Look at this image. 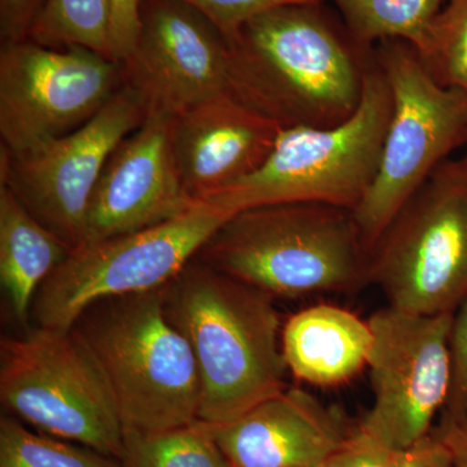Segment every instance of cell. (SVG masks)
<instances>
[{
  "mask_svg": "<svg viewBox=\"0 0 467 467\" xmlns=\"http://www.w3.org/2000/svg\"><path fill=\"white\" fill-rule=\"evenodd\" d=\"M119 67L147 119H173L230 91L225 36L182 0H140L137 39Z\"/></svg>",
  "mask_w": 467,
  "mask_h": 467,
  "instance_id": "4fadbf2b",
  "label": "cell"
},
{
  "mask_svg": "<svg viewBox=\"0 0 467 467\" xmlns=\"http://www.w3.org/2000/svg\"><path fill=\"white\" fill-rule=\"evenodd\" d=\"M232 216L199 202L167 223L70 251L36 292L32 321L36 327L70 330L97 301L161 288Z\"/></svg>",
  "mask_w": 467,
  "mask_h": 467,
  "instance_id": "ba28073f",
  "label": "cell"
},
{
  "mask_svg": "<svg viewBox=\"0 0 467 467\" xmlns=\"http://www.w3.org/2000/svg\"><path fill=\"white\" fill-rule=\"evenodd\" d=\"M368 284L389 306L435 316L467 299V190L442 162L370 252Z\"/></svg>",
  "mask_w": 467,
  "mask_h": 467,
  "instance_id": "9c48e42d",
  "label": "cell"
},
{
  "mask_svg": "<svg viewBox=\"0 0 467 467\" xmlns=\"http://www.w3.org/2000/svg\"><path fill=\"white\" fill-rule=\"evenodd\" d=\"M0 399L42 434L121 459L124 426L97 359L75 330L2 337Z\"/></svg>",
  "mask_w": 467,
  "mask_h": 467,
  "instance_id": "52a82bcc",
  "label": "cell"
},
{
  "mask_svg": "<svg viewBox=\"0 0 467 467\" xmlns=\"http://www.w3.org/2000/svg\"><path fill=\"white\" fill-rule=\"evenodd\" d=\"M391 110V92L373 55L361 103L348 119L328 128L284 129L256 171L202 202L234 214L285 202L355 211L376 178Z\"/></svg>",
  "mask_w": 467,
  "mask_h": 467,
  "instance_id": "5b68a950",
  "label": "cell"
},
{
  "mask_svg": "<svg viewBox=\"0 0 467 467\" xmlns=\"http://www.w3.org/2000/svg\"><path fill=\"white\" fill-rule=\"evenodd\" d=\"M110 36L116 63L133 50L140 27V0H109Z\"/></svg>",
  "mask_w": 467,
  "mask_h": 467,
  "instance_id": "83f0119b",
  "label": "cell"
},
{
  "mask_svg": "<svg viewBox=\"0 0 467 467\" xmlns=\"http://www.w3.org/2000/svg\"><path fill=\"white\" fill-rule=\"evenodd\" d=\"M435 436L450 448L456 467H467V425H441Z\"/></svg>",
  "mask_w": 467,
  "mask_h": 467,
  "instance_id": "f546056e",
  "label": "cell"
},
{
  "mask_svg": "<svg viewBox=\"0 0 467 467\" xmlns=\"http://www.w3.org/2000/svg\"><path fill=\"white\" fill-rule=\"evenodd\" d=\"M371 346L368 321L330 304L300 310L282 328V352L288 371L313 386L348 382L368 367Z\"/></svg>",
  "mask_w": 467,
  "mask_h": 467,
  "instance_id": "e0dca14e",
  "label": "cell"
},
{
  "mask_svg": "<svg viewBox=\"0 0 467 467\" xmlns=\"http://www.w3.org/2000/svg\"><path fill=\"white\" fill-rule=\"evenodd\" d=\"M69 254L66 243L0 184V284L18 324L32 321L36 292Z\"/></svg>",
  "mask_w": 467,
  "mask_h": 467,
  "instance_id": "ac0fdd59",
  "label": "cell"
},
{
  "mask_svg": "<svg viewBox=\"0 0 467 467\" xmlns=\"http://www.w3.org/2000/svg\"><path fill=\"white\" fill-rule=\"evenodd\" d=\"M125 88L72 133L20 153L0 152V184L70 251L84 243L86 214L104 165L129 134L146 121Z\"/></svg>",
  "mask_w": 467,
  "mask_h": 467,
  "instance_id": "7c38bea8",
  "label": "cell"
},
{
  "mask_svg": "<svg viewBox=\"0 0 467 467\" xmlns=\"http://www.w3.org/2000/svg\"><path fill=\"white\" fill-rule=\"evenodd\" d=\"M121 88V67L84 47L0 50L2 149L20 153L81 128Z\"/></svg>",
  "mask_w": 467,
  "mask_h": 467,
  "instance_id": "8fae6325",
  "label": "cell"
},
{
  "mask_svg": "<svg viewBox=\"0 0 467 467\" xmlns=\"http://www.w3.org/2000/svg\"><path fill=\"white\" fill-rule=\"evenodd\" d=\"M454 313L423 316L386 306L368 318L373 408L359 429L399 453L423 441L450 396Z\"/></svg>",
  "mask_w": 467,
  "mask_h": 467,
  "instance_id": "30bf717a",
  "label": "cell"
},
{
  "mask_svg": "<svg viewBox=\"0 0 467 467\" xmlns=\"http://www.w3.org/2000/svg\"><path fill=\"white\" fill-rule=\"evenodd\" d=\"M46 0H0V41H27Z\"/></svg>",
  "mask_w": 467,
  "mask_h": 467,
  "instance_id": "4316f807",
  "label": "cell"
},
{
  "mask_svg": "<svg viewBox=\"0 0 467 467\" xmlns=\"http://www.w3.org/2000/svg\"><path fill=\"white\" fill-rule=\"evenodd\" d=\"M347 32L361 47L401 41L425 51L430 30L447 0H333Z\"/></svg>",
  "mask_w": 467,
  "mask_h": 467,
  "instance_id": "d6986e66",
  "label": "cell"
},
{
  "mask_svg": "<svg viewBox=\"0 0 467 467\" xmlns=\"http://www.w3.org/2000/svg\"><path fill=\"white\" fill-rule=\"evenodd\" d=\"M175 164L171 119L149 117L104 165L86 214L82 245L167 223L198 204Z\"/></svg>",
  "mask_w": 467,
  "mask_h": 467,
  "instance_id": "5bb4252c",
  "label": "cell"
},
{
  "mask_svg": "<svg viewBox=\"0 0 467 467\" xmlns=\"http://www.w3.org/2000/svg\"><path fill=\"white\" fill-rule=\"evenodd\" d=\"M72 330L103 370L124 431H165L199 420L198 367L165 315L161 288L97 301Z\"/></svg>",
  "mask_w": 467,
  "mask_h": 467,
  "instance_id": "277c9868",
  "label": "cell"
},
{
  "mask_svg": "<svg viewBox=\"0 0 467 467\" xmlns=\"http://www.w3.org/2000/svg\"><path fill=\"white\" fill-rule=\"evenodd\" d=\"M392 467H456L450 448L435 435H429L407 451L395 453Z\"/></svg>",
  "mask_w": 467,
  "mask_h": 467,
  "instance_id": "f1b7e54d",
  "label": "cell"
},
{
  "mask_svg": "<svg viewBox=\"0 0 467 467\" xmlns=\"http://www.w3.org/2000/svg\"><path fill=\"white\" fill-rule=\"evenodd\" d=\"M0 467H121L84 445L36 434L16 420H0Z\"/></svg>",
  "mask_w": 467,
  "mask_h": 467,
  "instance_id": "7402d4cb",
  "label": "cell"
},
{
  "mask_svg": "<svg viewBox=\"0 0 467 467\" xmlns=\"http://www.w3.org/2000/svg\"><path fill=\"white\" fill-rule=\"evenodd\" d=\"M190 7L201 12L225 36L233 41L242 27L252 18L269 9L290 3L322 2V0H182Z\"/></svg>",
  "mask_w": 467,
  "mask_h": 467,
  "instance_id": "cb8c5ba5",
  "label": "cell"
},
{
  "mask_svg": "<svg viewBox=\"0 0 467 467\" xmlns=\"http://www.w3.org/2000/svg\"><path fill=\"white\" fill-rule=\"evenodd\" d=\"M284 129L226 91L171 119L184 189L202 202L256 171Z\"/></svg>",
  "mask_w": 467,
  "mask_h": 467,
  "instance_id": "9a60e30c",
  "label": "cell"
},
{
  "mask_svg": "<svg viewBox=\"0 0 467 467\" xmlns=\"http://www.w3.org/2000/svg\"><path fill=\"white\" fill-rule=\"evenodd\" d=\"M451 167L454 169L457 178L461 181V183L465 186L467 190V140L465 143V152H463L462 158L457 160H451Z\"/></svg>",
  "mask_w": 467,
  "mask_h": 467,
  "instance_id": "4dcf8cb0",
  "label": "cell"
},
{
  "mask_svg": "<svg viewBox=\"0 0 467 467\" xmlns=\"http://www.w3.org/2000/svg\"><path fill=\"white\" fill-rule=\"evenodd\" d=\"M196 260L272 295L310 296L368 284V261L353 211L285 202L234 214Z\"/></svg>",
  "mask_w": 467,
  "mask_h": 467,
  "instance_id": "3957f363",
  "label": "cell"
},
{
  "mask_svg": "<svg viewBox=\"0 0 467 467\" xmlns=\"http://www.w3.org/2000/svg\"><path fill=\"white\" fill-rule=\"evenodd\" d=\"M392 110L376 178L353 211L368 254L450 153L467 140V92L445 88L416 48L379 43L374 52Z\"/></svg>",
  "mask_w": 467,
  "mask_h": 467,
  "instance_id": "8992f818",
  "label": "cell"
},
{
  "mask_svg": "<svg viewBox=\"0 0 467 467\" xmlns=\"http://www.w3.org/2000/svg\"><path fill=\"white\" fill-rule=\"evenodd\" d=\"M212 426L232 467H321L350 435L337 411L296 387Z\"/></svg>",
  "mask_w": 467,
  "mask_h": 467,
  "instance_id": "2e32d148",
  "label": "cell"
},
{
  "mask_svg": "<svg viewBox=\"0 0 467 467\" xmlns=\"http://www.w3.org/2000/svg\"><path fill=\"white\" fill-rule=\"evenodd\" d=\"M395 453L358 429L321 467H392Z\"/></svg>",
  "mask_w": 467,
  "mask_h": 467,
  "instance_id": "484cf974",
  "label": "cell"
},
{
  "mask_svg": "<svg viewBox=\"0 0 467 467\" xmlns=\"http://www.w3.org/2000/svg\"><path fill=\"white\" fill-rule=\"evenodd\" d=\"M29 39L50 48H88L116 61L109 0H46Z\"/></svg>",
  "mask_w": 467,
  "mask_h": 467,
  "instance_id": "44dd1931",
  "label": "cell"
},
{
  "mask_svg": "<svg viewBox=\"0 0 467 467\" xmlns=\"http://www.w3.org/2000/svg\"><path fill=\"white\" fill-rule=\"evenodd\" d=\"M450 348L451 389L441 425H467V299L454 313Z\"/></svg>",
  "mask_w": 467,
  "mask_h": 467,
  "instance_id": "d4e9b609",
  "label": "cell"
},
{
  "mask_svg": "<svg viewBox=\"0 0 467 467\" xmlns=\"http://www.w3.org/2000/svg\"><path fill=\"white\" fill-rule=\"evenodd\" d=\"M322 2L269 9L227 42L230 92L282 129L342 124L364 95L373 57Z\"/></svg>",
  "mask_w": 467,
  "mask_h": 467,
  "instance_id": "6da1fadb",
  "label": "cell"
},
{
  "mask_svg": "<svg viewBox=\"0 0 467 467\" xmlns=\"http://www.w3.org/2000/svg\"><path fill=\"white\" fill-rule=\"evenodd\" d=\"M165 315L192 347L199 420L223 425L287 389L275 297L193 257L162 285Z\"/></svg>",
  "mask_w": 467,
  "mask_h": 467,
  "instance_id": "7a4b0ae2",
  "label": "cell"
},
{
  "mask_svg": "<svg viewBox=\"0 0 467 467\" xmlns=\"http://www.w3.org/2000/svg\"><path fill=\"white\" fill-rule=\"evenodd\" d=\"M121 467H232L202 420L165 431H124Z\"/></svg>",
  "mask_w": 467,
  "mask_h": 467,
  "instance_id": "ffe728a7",
  "label": "cell"
},
{
  "mask_svg": "<svg viewBox=\"0 0 467 467\" xmlns=\"http://www.w3.org/2000/svg\"><path fill=\"white\" fill-rule=\"evenodd\" d=\"M420 57L439 84L467 92V0H447Z\"/></svg>",
  "mask_w": 467,
  "mask_h": 467,
  "instance_id": "603a6c76",
  "label": "cell"
}]
</instances>
